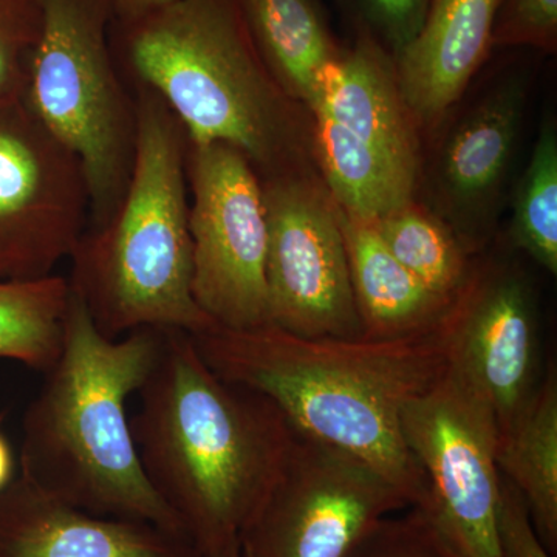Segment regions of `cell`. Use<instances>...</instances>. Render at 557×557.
Here are the masks:
<instances>
[{
  "label": "cell",
  "instance_id": "obj_1",
  "mask_svg": "<svg viewBox=\"0 0 557 557\" xmlns=\"http://www.w3.org/2000/svg\"><path fill=\"white\" fill-rule=\"evenodd\" d=\"M193 336L220 379L273 403L299 437L343 450L410 504L424 472L403 434V412L446 372L437 329L401 339L302 338L284 330L212 325Z\"/></svg>",
  "mask_w": 557,
  "mask_h": 557
},
{
  "label": "cell",
  "instance_id": "obj_2",
  "mask_svg": "<svg viewBox=\"0 0 557 557\" xmlns=\"http://www.w3.org/2000/svg\"><path fill=\"white\" fill-rule=\"evenodd\" d=\"M137 394L131 429L150 485L203 555L239 542L295 442L284 413L220 379L182 330H164Z\"/></svg>",
  "mask_w": 557,
  "mask_h": 557
},
{
  "label": "cell",
  "instance_id": "obj_3",
  "mask_svg": "<svg viewBox=\"0 0 557 557\" xmlns=\"http://www.w3.org/2000/svg\"><path fill=\"white\" fill-rule=\"evenodd\" d=\"M164 330L110 339L72 288L60 357L22 420L20 475L89 515L186 536L146 478L126 409L159 359Z\"/></svg>",
  "mask_w": 557,
  "mask_h": 557
},
{
  "label": "cell",
  "instance_id": "obj_4",
  "mask_svg": "<svg viewBox=\"0 0 557 557\" xmlns=\"http://www.w3.org/2000/svg\"><path fill=\"white\" fill-rule=\"evenodd\" d=\"M110 46L126 83L159 95L190 145H228L260 180L310 174V112L271 75L242 0H177L113 21Z\"/></svg>",
  "mask_w": 557,
  "mask_h": 557
},
{
  "label": "cell",
  "instance_id": "obj_5",
  "mask_svg": "<svg viewBox=\"0 0 557 557\" xmlns=\"http://www.w3.org/2000/svg\"><path fill=\"white\" fill-rule=\"evenodd\" d=\"M131 89L137 145L129 185L112 219L81 237L69 282L110 339L145 327L197 335L215 324L193 295L188 137L159 95Z\"/></svg>",
  "mask_w": 557,
  "mask_h": 557
},
{
  "label": "cell",
  "instance_id": "obj_6",
  "mask_svg": "<svg viewBox=\"0 0 557 557\" xmlns=\"http://www.w3.org/2000/svg\"><path fill=\"white\" fill-rule=\"evenodd\" d=\"M42 28L24 101L78 156L90 194L87 230L119 211L137 145V101L121 75L109 0H40Z\"/></svg>",
  "mask_w": 557,
  "mask_h": 557
},
{
  "label": "cell",
  "instance_id": "obj_7",
  "mask_svg": "<svg viewBox=\"0 0 557 557\" xmlns=\"http://www.w3.org/2000/svg\"><path fill=\"white\" fill-rule=\"evenodd\" d=\"M186 177L197 306L219 327L270 325L269 223L258 172L228 145L189 143Z\"/></svg>",
  "mask_w": 557,
  "mask_h": 557
},
{
  "label": "cell",
  "instance_id": "obj_8",
  "mask_svg": "<svg viewBox=\"0 0 557 557\" xmlns=\"http://www.w3.org/2000/svg\"><path fill=\"white\" fill-rule=\"evenodd\" d=\"M408 498L358 458L296 435L269 493L242 528V557H347Z\"/></svg>",
  "mask_w": 557,
  "mask_h": 557
},
{
  "label": "cell",
  "instance_id": "obj_9",
  "mask_svg": "<svg viewBox=\"0 0 557 557\" xmlns=\"http://www.w3.org/2000/svg\"><path fill=\"white\" fill-rule=\"evenodd\" d=\"M401 423L426 482L413 507L424 512L456 557H502L497 426L491 409L445 372L406 406Z\"/></svg>",
  "mask_w": 557,
  "mask_h": 557
},
{
  "label": "cell",
  "instance_id": "obj_10",
  "mask_svg": "<svg viewBox=\"0 0 557 557\" xmlns=\"http://www.w3.org/2000/svg\"><path fill=\"white\" fill-rule=\"evenodd\" d=\"M260 182L270 325L302 338H362L346 240L327 189L311 174Z\"/></svg>",
  "mask_w": 557,
  "mask_h": 557
},
{
  "label": "cell",
  "instance_id": "obj_11",
  "mask_svg": "<svg viewBox=\"0 0 557 557\" xmlns=\"http://www.w3.org/2000/svg\"><path fill=\"white\" fill-rule=\"evenodd\" d=\"M86 171L25 101L0 110V281L51 276L89 225Z\"/></svg>",
  "mask_w": 557,
  "mask_h": 557
},
{
  "label": "cell",
  "instance_id": "obj_12",
  "mask_svg": "<svg viewBox=\"0 0 557 557\" xmlns=\"http://www.w3.org/2000/svg\"><path fill=\"white\" fill-rule=\"evenodd\" d=\"M446 372L491 409L502 428L541 384L536 296L522 270L472 262L437 327Z\"/></svg>",
  "mask_w": 557,
  "mask_h": 557
},
{
  "label": "cell",
  "instance_id": "obj_13",
  "mask_svg": "<svg viewBox=\"0 0 557 557\" xmlns=\"http://www.w3.org/2000/svg\"><path fill=\"white\" fill-rule=\"evenodd\" d=\"M525 81L508 76L461 116L443 141L434 172L435 214L472 256L485 247L496 225L525 106Z\"/></svg>",
  "mask_w": 557,
  "mask_h": 557
},
{
  "label": "cell",
  "instance_id": "obj_14",
  "mask_svg": "<svg viewBox=\"0 0 557 557\" xmlns=\"http://www.w3.org/2000/svg\"><path fill=\"white\" fill-rule=\"evenodd\" d=\"M0 557H205L189 537L141 520L101 518L17 475L0 493Z\"/></svg>",
  "mask_w": 557,
  "mask_h": 557
},
{
  "label": "cell",
  "instance_id": "obj_15",
  "mask_svg": "<svg viewBox=\"0 0 557 557\" xmlns=\"http://www.w3.org/2000/svg\"><path fill=\"white\" fill-rule=\"evenodd\" d=\"M502 0H431L423 25L395 61L403 100L420 124H435L493 50Z\"/></svg>",
  "mask_w": 557,
  "mask_h": 557
},
{
  "label": "cell",
  "instance_id": "obj_16",
  "mask_svg": "<svg viewBox=\"0 0 557 557\" xmlns=\"http://www.w3.org/2000/svg\"><path fill=\"white\" fill-rule=\"evenodd\" d=\"M311 108H321L359 141L420 175L417 121L403 100L394 57L375 40L354 36L325 72Z\"/></svg>",
  "mask_w": 557,
  "mask_h": 557
},
{
  "label": "cell",
  "instance_id": "obj_17",
  "mask_svg": "<svg viewBox=\"0 0 557 557\" xmlns=\"http://www.w3.org/2000/svg\"><path fill=\"white\" fill-rule=\"evenodd\" d=\"M336 212L346 240L362 338L401 339L434 332L453 300L432 292L405 269L370 220L355 218L338 205Z\"/></svg>",
  "mask_w": 557,
  "mask_h": 557
},
{
  "label": "cell",
  "instance_id": "obj_18",
  "mask_svg": "<svg viewBox=\"0 0 557 557\" xmlns=\"http://www.w3.org/2000/svg\"><path fill=\"white\" fill-rule=\"evenodd\" d=\"M498 472L518 487L542 544L557 549V373L548 362L541 384L496 432Z\"/></svg>",
  "mask_w": 557,
  "mask_h": 557
},
{
  "label": "cell",
  "instance_id": "obj_19",
  "mask_svg": "<svg viewBox=\"0 0 557 557\" xmlns=\"http://www.w3.org/2000/svg\"><path fill=\"white\" fill-rule=\"evenodd\" d=\"M260 57L282 90L307 110L341 54L318 0H242Z\"/></svg>",
  "mask_w": 557,
  "mask_h": 557
},
{
  "label": "cell",
  "instance_id": "obj_20",
  "mask_svg": "<svg viewBox=\"0 0 557 557\" xmlns=\"http://www.w3.org/2000/svg\"><path fill=\"white\" fill-rule=\"evenodd\" d=\"M309 112L325 189L343 211L372 222L416 200L417 175L348 134L321 108Z\"/></svg>",
  "mask_w": 557,
  "mask_h": 557
},
{
  "label": "cell",
  "instance_id": "obj_21",
  "mask_svg": "<svg viewBox=\"0 0 557 557\" xmlns=\"http://www.w3.org/2000/svg\"><path fill=\"white\" fill-rule=\"evenodd\" d=\"M72 298L69 277L0 281V359L46 373L60 357Z\"/></svg>",
  "mask_w": 557,
  "mask_h": 557
},
{
  "label": "cell",
  "instance_id": "obj_22",
  "mask_svg": "<svg viewBox=\"0 0 557 557\" xmlns=\"http://www.w3.org/2000/svg\"><path fill=\"white\" fill-rule=\"evenodd\" d=\"M372 223L392 256L418 281L443 298H456L467 282L472 260L434 211L413 200Z\"/></svg>",
  "mask_w": 557,
  "mask_h": 557
},
{
  "label": "cell",
  "instance_id": "obj_23",
  "mask_svg": "<svg viewBox=\"0 0 557 557\" xmlns=\"http://www.w3.org/2000/svg\"><path fill=\"white\" fill-rule=\"evenodd\" d=\"M509 239L539 265L557 273V134L553 124L542 127L520 178Z\"/></svg>",
  "mask_w": 557,
  "mask_h": 557
},
{
  "label": "cell",
  "instance_id": "obj_24",
  "mask_svg": "<svg viewBox=\"0 0 557 557\" xmlns=\"http://www.w3.org/2000/svg\"><path fill=\"white\" fill-rule=\"evenodd\" d=\"M40 28V0H0V110L24 100Z\"/></svg>",
  "mask_w": 557,
  "mask_h": 557
},
{
  "label": "cell",
  "instance_id": "obj_25",
  "mask_svg": "<svg viewBox=\"0 0 557 557\" xmlns=\"http://www.w3.org/2000/svg\"><path fill=\"white\" fill-rule=\"evenodd\" d=\"M351 22L354 35L375 40L392 57L416 38L431 0H336Z\"/></svg>",
  "mask_w": 557,
  "mask_h": 557
},
{
  "label": "cell",
  "instance_id": "obj_26",
  "mask_svg": "<svg viewBox=\"0 0 557 557\" xmlns=\"http://www.w3.org/2000/svg\"><path fill=\"white\" fill-rule=\"evenodd\" d=\"M409 508L406 515L381 519L347 557H456L424 512Z\"/></svg>",
  "mask_w": 557,
  "mask_h": 557
},
{
  "label": "cell",
  "instance_id": "obj_27",
  "mask_svg": "<svg viewBox=\"0 0 557 557\" xmlns=\"http://www.w3.org/2000/svg\"><path fill=\"white\" fill-rule=\"evenodd\" d=\"M496 47L555 53L557 0H502L493 28V49Z\"/></svg>",
  "mask_w": 557,
  "mask_h": 557
},
{
  "label": "cell",
  "instance_id": "obj_28",
  "mask_svg": "<svg viewBox=\"0 0 557 557\" xmlns=\"http://www.w3.org/2000/svg\"><path fill=\"white\" fill-rule=\"evenodd\" d=\"M497 542L502 557H552L539 537L525 498L500 474Z\"/></svg>",
  "mask_w": 557,
  "mask_h": 557
},
{
  "label": "cell",
  "instance_id": "obj_29",
  "mask_svg": "<svg viewBox=\"0 0 557 557\" xmlns=\"http://www.w3.org/2000/svg\"><path fill=\"white\" fill-rule=\"evenodd\" d=\"M109 2L112 7L113 21L127 22L164 9L177 0H109Z\"/></svg>",
  "mask_w": 557,
  "mask_h": 557
},
{
  "label": "cell",
  "instance_id": "obj_30",
  "mask_svg": "<svg viewBox=\"0 0 557 557\" xmlns=\"http://www.w3.org/2000/svg\"><path fill=\"white\" fill-rule=\"evenodd\" d=\"M14 469L16 463H14L13 450L9 440L0 432V493L16 479Z\"/></svg>",
  "mask_w": 557,
  "mask_h": 557
},
{
  "label": "cell",
  "instance_id": "obj_31",
  "mask_svg": "<svg viewBox=\"0 0 557 557\" xmlns=\"http://www.w3.org/2000/svg\"><path fill=\"white\" fill-rule=\"evenodd\" d=\"M205 557H242L239 549V542L225 545V547L215 549V552L207 553Z\"/></svg>",
  "mask_w": 557,
  "mask_h": 557
}]
</instances>
